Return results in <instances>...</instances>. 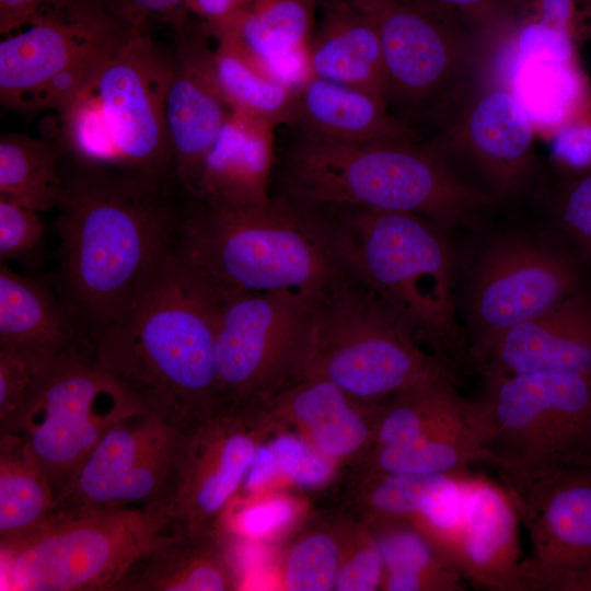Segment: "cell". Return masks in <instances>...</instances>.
Listing matches in <instances>:
<instances>
[{
    "label": "cell",
    "instance_id": "obj_1",
    "mask_svg": "<svg viewBox=\"0 0 591 591\" xmlns=\"http://www.w3.org/2000/svg\"><path fill=\"white\" fill-rule=\"evenodd\" d=\"M56 222L62 303L84 343L175 245L174 184L63 153ZM178 188V187H177Z\"/></svg>",
    "mask_w": 591,
    "mask_h": 591
},
{
    "label": "cell",
    "instance_id": "obj_2",
    "mask_svg": "<svg viewBox=\"0 0 591 591\" xmlns=\"http://www.w3.org/2000/svg\"><path fill=\"white\" fill-rule=\"evenodd\" d=\"M221 293L173 248L91 341L146 406L187 425L222 408L215 338Z\"/></svg>",
    "mask_w": 591,
    "mask_h": 591
},
{
    "label": "cell",
    "instance_id": "obj_3",
    "mask_svg": "<svg viewBox=\"0 0 591 591\" xmlns=\"http://www.w3.org/2000/svg\"><path fill=\"white\" fill-rule=\"evenodd\" d=\"M174 248L222 293L316 299L358 280L333 210L281 193L251 205L192 200Z\"/></svg>",
    "mask_w": 591,
    "mask_h": 591
},
{
    "label": "cell",
    "instance_id": "obj_4",
    "mask_svg": "<svg viewBox=\"0 0 591 591\" xmlns=\"http://www.w3.org/2000/svg\"><path fill=\"white\" fill-rule=\"evenodd\" d=\"M280 187L326 208L415 213L444 231L473 222L495 202L462 182L425 139L340 142L294 132Z\"/></svg>",
    "mask_w": 591,
    "mask_h": 591
},
{
    "label": "cell",
    "instance_id": "obj_5",
    "mask_svg": "<svg viewBox=\"0 0 591 591\" xmlns=\"http://www.w3.org/2000/svg\"><path fill=\"white\" fill-rule=\"evenodd\" d=\"M172 71L149 33L127 35L58 109L63 152L177 186L165 124Z\"/></svg>",
    "mask_w": 591,
    "mask_h": 591
},
{
    "label": "cell",
    "instance_id": "obj_6",
    "mask_svg": "<svg viewBox=\"0 0 591 591\" xmlns=\"http://www.w3.org/2000/svg\"><path fill=\"white\" fill-rule=\"evenodd\" d=\"M329 209L358 280L451 367L462 341L454 311V262L445 231L415 213Z\"/></svg>",
    "mask_w": 591,
    "mask_h": 591
},
{
    "label": "cell",
    "instance_id": "obj_7",
    "mask_svg": "<svg viewBox=\"0 0 591 591\" xmlns=\"http://www.w3.org/2000/svg\"><path fill=\"white\" fill-rule=\"evenodd\" d=\"M482 373L484 449L501 483L591 466V376Z\"/></svg>",
    "mask_w": 591,
    "mask_h": 591
},
{
    "label": "cell",
    "instance_id": "obj_8",
    "mask_svg": "<svg viewBox=\"0 0 591 591\" xmlns=\"http://www.w3.org/2000/svg\"><path fill=\"white\" fill-rule=\"evenodd\" d=\"M172 531L159 508L54 510L36 530L0 543L1 575L15 591H113Z\"/></svg>",
    "mask_w": 591,
    "mask_h": 591
},
{
    "label": "cell",
    "instance_id": "obj_9",
    "mask_svg": "<svg viewBox=\"0 0 591 591\" xmlns=\"http://www.w3.org/2000/svg\"><path fill=\"white\" fill-rule=\"evenodd\" d=\"M418 341L376 294L352 281L314 301L301 376L326 379L358 401L375 403L453 374Z\"/></svg>",
    "mask_w": 591,
    "mask_h": 591
},
{
    "label": "cell",
    "instance_id": "obj_10",
    "mask_svg": "<svg viewBox=\"0 0 591 591\" xmlns=\"http://www.w3.org/2000/svg\"><path fill=\"white\" fill-rule=\"evenodd\" d=\"M350 1L376 30L389 109L426 137L476 84L488 62V47L417 0Z\"/></svg>",
    "mask_w": 591,
    "mask_h": 591
},
{
    "label": "cell",
    "instance_id": "obj_11",
    "mask_svg": "<svg viewBox=\"0 0 591 591\" xmlns=\"http://www.w3.org/2000/svg\"><path fill=\"white\" fill-rule=\"evenodd\" d=\"M31 360L25 413L16 434L48 480L56 502L104 434L146 406L91 351Z\"/></svg>",
    "mask_w": 591,
    "mask_h": 591
},
{
    "label": "cell",
    "instance_id": "obj_12",
    "mask_svg": "<svg viewBox=\"0 0 591 591\" xmlns=\"http://www.w3.org/2000/svg\"><path fill=\"white\" fill-rule=\"evenodd\" d=\"M28 27L0 43V100L21 113L58 111L131 32L88 0H44Z\"/></svg>",
    "mask_w": 591,
    "mask_h": 591
},
{
    "label": "cell",
    "instance_id": "obj_13",
    "mask_svg": "<svg viewBox=\"0 0 591 591\" xmlns=\"http://www.w3.org/2000/svg\"><path fill=\"white\" fill-rule=\"evenodd\" d=\"M220 293L215 362L221 405L246 408L301 376L317 298Z\"/></svg>",
    "mask_w": 591,
    "mask_h": 591
},
{
    "label": "cell",
    "instance_id": "obj_14",
    "mask_svg": "<svg viewBox=\"0 0 591 591\" xmlns=\"http://www.w3.org/2000/svg\"><path fill=\"white\" fill-rule=\"evenodd\" d=\"M192 426L148 408L123 418L95 445L54 510L160 508Z\"/></svg>",
    "mask_w": 591,
    "mask_h": 591
},
{
    "label": "cell",
    "instance_id": "obj_15",
    "mask_svg": "<svg viewBox=\"0 0 591 591\" xmlns=\"http://www.w3.org/2000/svg\"><path fill=\"white\" fill-rule=\"evenodd\" d=\"M501 484L530 537L524 591H591V466Z\"/></svg>",
    "mask_w": 591,
    "mask_h": 591
},
{
    "label": "cell",
    "instance_id": "obj_16",
    "mask_svg": "<svg viewBox=\"0 0 591 591\" xmlns=\"http://www.w3.org/2000/svg\"><path fill=\"white\" fill-rule=\"evenodd\" d=\"M425 140L449 163L474 169L496 200L521 192L536 167L534 125L488 67L459 107Z\"/></svg>",
    "mask_w": 591,
    "mask_h": 591
},
{
    "label": "cell",
    "instance_id": "obj_17",
    "mask_svg": "<svg viewBox=\"0 0 591 591\" xmlns=\"http://www.w3.org/2000/svg\"><path fill=\"white\" fill-rule=\"evenodd\" d=\"M578 282L570 260L547 246L523 239H503L488 246L470 291L468 358L474 366L505 332L579 291Z\"/></svg>",
    "mask_w": 591,
    "mask_h": 591
},
{
    "label": "cell",
    "instance_id": "obj_18",
    "mask_svg": "<svg viewBox=\"0 0 591 591\" xmlns=\"http://www.w3.org/2000/svg\"><path fill=\"white\" fill-rule=\"evenodd\" d=\"M243 416L244 408H221L187 430L160 507L174 530L211 533L245 479L257 447Z\"/></svg>",
    "mask_w": 591,
    "mask_h": 591
},
{
    "label": "cell",
    "instance_id": "obj_19",
    "mask_svg": "<svg viewBox=\"0 0 591 591\" xmlns=\"http://www.w3.org/2000/svg\"><path fill=\"white\" fill-rule=\"evenodd\" d=\"M175 35L165 105L166 134L176 184L190 200H197L205 160L232 108L213 76V49L206 24L193 20Z\"/></svg>",
    "mask_w": 591,
    "mask_h": 591
},
{
    "label": "cell",
    "instance_id": "obj_20",
    "mask_svg": "<svg viewBox=\"0 0 591 591\" xmlns=\"http://www.w3.org/2000/svg\"><path fill=\"white\" fill-rule=\"evenodd\" d=\"M451 564L474 588L524 591L514 503L503 485L468 472Z\"/></svg>",
    "mask_w": 591,
    "mask_h": 591
},
{
    "label": "cell",
    "instance_id": "obj_21",
    "mask_svg": "<svg viewBox=\"0 0 591 591\" xmlns=\"http://www.w3.org/2000/svg\"><path fill=\"white\" fill-rule=\"evenodd\" d=\"M482 372H560L591 376V300L580 291L499 336Z\"/></svg>",
    "mask_w": 591,
    "mask_h": 591
},
{
    "label": "cell",
    "instance_id": "obj_22",
    "mask_svg": "<svg viewBox=\"0 0 591 591\" xmlns=\"http://www.w3.org/2000/svg\"><path fill=\"white\" fill-rule=\"evenodd\" d=\"M322 0H257L207 25L212 38L236 45L273 77L298 89L310 77L309 46Z\"/></svg>",
    "mask_w": 591,
    "mask_h": 591
},
{
    "label": "cell",
    "instance_id": "obj_23",
    "mask_svg": "<svg viewBox=\"0 0 591 591\" xmlns=\"http://www.w3.org/2000/svg\"><path fill=\"white\" fill-rule=\"evenodd\" d=\"M289 127L297 134L340 142L425 139L370 92L312 76L297 89Z\"/></svg>",
    "mask_w": 591,
    "mask_h": 591
},
{
    "label": "cell",
    "instance_id": "obj_24",
    "mask_svg": "<svg viewBox=\"0 0 591 591\" xmlns=\"http://www.w3.org/2000/svg\"><path fill=\"white\" fill-rule=\"evenodd\" d=\"M275 128L267 120L232 111L205 160L197 200L251 205L268 199Z\"/></svg>",
    "mask_w": 591,
    "mask_h": 591
},
{
    "label": "cell",
    "instance_id": "obj_25",
    "mask_svg": "<svg viewBox=\"0 0 591 591\" xmlns=\"http://www.w3.org/2000/svg\"><path fill=\"white\" fill-rule=\"evenodd\" d=\"M309 46L312 77L356 86L386 103L382 49L370 19L350 0H322Z\"/></svg>",
    "mask_w": 591,
    "mask_h": 591
},
{
    "label": "cell",
    "instance_id": "obj_26",
    "mask_svg": "<svg viewBox=\"0 0 591 591\" xmlns=\"http://www.w3.org/2000/svg\"><path fill=\"white\" fill-rule=\"evenodd\" d=\"M0 349L38 359L90 347L46 285L1 263Z\"/></svg>",
    "mask_w": 591,
    "mask_h": 591
},
{
    "label": "cell",
    "instance_id": "obj_27",
    "mask_svg": "<svg viewBox=\"0 0 591 591\" xmlns=\"http://www.w3.org/2000/svg\"><path fill=\"white\" fill-rule=\"evenodd\" d=\"M233 586L212 532L172 531L135 560L113 591H223Z\"/></svg>",
    "mask_w": 591,
    "mask_h": 591
},
{
    "label": "cell",
    "instance_id": "obj_28",
    "mask_svg": "<svg viewBox=\"0 0 591 591\" xmlns=\"http://www.w3.org/2000/svg\"><path fill=\"white\" fill-rule=\"evenodd\" d=\"M356 399L331 381L303 375L287 387L281 403L306 430L314 448L325 456L343 457L359 450L370 438Z\"/></svg>",
    "mask_w": 591,
    "mask_h": 591
},
{
    "label": "cell",
    "instance_id": "obj_29",
    "mask_svg": "<svg viewBox=\"0 0 591 591\" xmlns=\"http://www.w3.org/2000/svg\"><path fill=\"white\" fill-rule=\"evenodd\" d=\"M502 77L534 126L561 128L591 103L577 58H510Z\"/></svg>",
    "mask_w": 591,
    "mask_h": 591
},
{
    "label": "cell",
    "instance_id": "obj_30",
    "mask_svg": "<svg viewBox=\"0 0 591 591\" xmlns=\"http://www.w3.org/2000/svg\"><path fill=\"white\" fill-rule=\"evenodd\" d=\"M477 404L468 413L415 441L379 447L374 465L379 474H456L475 463H486Z\"/></svg>",
    "mask_w": 591,
    "mask_h": 591
},
{
    "label": "cell",
    "instance_id": "obj_31",
    "mask_svg": "<svg viewBox=\"0 0 591 591\" xmlns=\"http://www.w3.org/2000/svg\"><path fill=\"white\" fill-rule=\"evenodd\" d=\"M215 39L212 71L232 111L267 120L276 127L290 126L297 90L273 77L236 45Z\"/></svg>",
    "mask_w": 591,
    "mask_h": 591
},
{
    "label": "cell",
    "instance_id": "obj_32",
    "mask_svg": "<svg viewBox=\"0 0 591 591\" xmlns=\"http://www.w3.org/2000/svg\"><path fill=\"white\" fill-rule=\"evenodd\" d=\"M54 508V493L22 438L0 434V543L36 530Z\"/></svg>",
    "mask_w": 591,
    "mask_h": 591
},
{
    "label": "cell",
    "instance_id": "obj_33",
    "mask_svg": "<svg viewBox=\"0 0 591 591\" xmlns=\"http://www.w3.org/2000/svg\"><path fill=\"white\" fill-rule=\"evenodd\" d=\"M58 140L22 134L0 137V195L38 212L57 208L63 193Z\"/></svg>",
    "mask_w": 591,
    "mask_h": 591
},
{
    "label": "cell",
    "instance_id": "obj_34",
    "mask_svg": "<svg viewBox=\"0 0 591 591\" xmlns=\"http://www.w3.org/2000/svg\"><path fill=\"white\" fill-rule=\"evenodd\" d=\"M376 545L384 564L383 586L386 590H466L462 576L415 528L390 520Z\"/></svg>",
    "mask_w": 591,
    "mask_h": 591
},
{
    "label": "cell",
    "instance_id": "obj_35",
    "mask_svg": "<svg viewBox=\"0 0 591 591\" xmlns=\"http://www.w3.org/2000/svg\"><path fill=\"white\" fill-rule=\"evenodd\" d=\"M464 473L379 474L370 493V502L374 510L390 519L412 518Z\"/></svg>",
    "mask_w": 591,
    "mask_h": 591
},
{
    "label": "cell",
    "instance_id": "obj_36",
    "mask_svg": "<svg viewBox=\"0 0 591 591\" xmlns=\"http://www.w3.org/2000/svg\"><path fill=\"white\" fill-rule=\"evenodd\" d=\"M339 569V552L334 540L315 534L297 543L285 568V584L290 591H326L334 589Z\"/></svg>",
    "mask_w": 591,
    "mask_h": 591
},
{
    "label": "cell",
    "instance_id": "obj_37",
    "mask_svg": "<svg viewBox=\"0 0 591 591\" xmlns=\"http://www.w3.org/2000/svg\"><path fill=\"white\" fill-rule=\"evenodd\" d=\"M45 224L40 212L0 195V259L25 262L40 251Z\"/></svg>",
    "mask_w": 591,
    "mask_h": 591
},
{
    "label": "cell",
    "instance_id": "obj_38",
    "mask_svg": "<svg viewBox=\"0 0 591 591\" xmlns=\"http://www.w3.org/2000/svg\"><path fill=\"white\" fill-rule=\"evenodd\" d=\"M124 28L149 33L154 25L167 24L174 32L193 20L185 0H88Z\"/></svg>",
    "mask_w": 591,
    "mask_h": 591
},
{
    "label": "cell",
    "instance_id": "obj_39",
    "mask_svg": "<svg viewBox=\"0 0 591 591\" xmlns=\"http://www.w3.org/2000/svg\"><path fill=\"white\" fill-rule=\"evenodd\" d=\"M507 18L542 21L566 32L579 46L591 39V0H509Z\"/></svg>",
    "mask_w": 591,
    "mask_h": 591
},
{
    "label": "cell",
    "instance_id": "obj_40",
    "mask_svg": "<svg viewBox=\"0 0 591 591\" xmlns=\"http://www.w3.org/2000/svg\"><path fill=\"white\" fill-rule=\"evenodd\" d=\"M32 376V360L0 349V434H16L22 426Z\"/></svg>",
    "mask_w": 591,
    "mask_h": 591
},
{
    "label": "cell",
    "instance_id": "obj_41",
    "mask_svg": "<svg viewBox=\"0 0 591 591\" xmlns=\"http://www.w3.org/2000/svg\"><path fill=\"white\" fill-rule=\"evenodd\" d=\"M477 36L489 51L503 24L509 0H417Z\"/></svg>",
    "mask_w": 591,
    "mask_h": 591
},
{
    "label": "cell",
    "instance_id": "obj_42",
    "mask_svg": "<svg viewBox=\"0 0 591 591\" xmlns=\"http://www.w3.org/2000/svg\"><path fill=\"white\" fill-rule=\"evenodd\" d=\"M273 450L277 474L283 473L301 486L325 482L331 472L329 457L292 436H279L268 443Z\"/></svg>",
    "mask_w": 591,
    "mask_h": 591
},
{
    "label": "cell",
    "instance_id": "obj_43",
    "mask_svg": "<svg viewBox=\"0 0 591 591\" xmlns=\"http://www.w3.org/2000/svg\"><path fill=\"white\" fill-rule=\"evenodd\" d=\"M561 228L591 256V170L576 174L556 201Z\"/></svg>",
    "mask_w": 591,
    "mask_h": 591
},
{
    "label": "cell",
    "instance_id": "obj_44",
    "mask_svg": "<svg viewBox=\"0 0 591 591\" xmlns=\"http://www.w3.org/2000/svg\"><path fill=\"white\" fill-rule=\"evenodd\" d=\"M553 155L570 173L591 170V104L557 130Z\"/></svg>",
    "mask_w": 591,
    "mask_h": 591
},
{
    "label": "cell",
    "instance_id": "obj_45",
    "mask_svg": "<svg viewBox=\"0 0 591 591\" xmlns=\"http://www.w3.org/2000/svg\"><path fill=\"white\" fill-rule=\"evenodd\" d=\"M384 564L376 543L358 551L338 569L334 589L338 591H372L381 586Z\"/></svg>",
    "mask_w": 591,
    "mask_h": 591
},
{
    "label": "cell",
    "instance_id": "obj_46",
    "mask_svg": "<svg viewBox=\"0 0 591 591\" xmlns=\"http://www.w3.org/2000/svg\"><path fill=\"white\" fill-rule=\"evenodd\" d=\"M292 514L289 501L269 499L247 508L241 515V526L248 534H265L287 523Z\"/></svg>",
    "mask_w": 591,
    "mask_h": 591
},
{
    "label": "cell",
    "instance_id": "obj_47",
    "mask_svg": "<svg viewBox=\"0 0 591 591\" xmlns=\"http://www.w3.org/2000/svg\"><path fill=\"white\" fill-rule=\"evenodd\" d=\"M190 14L206 25L217 24L246 4V0H185Z\"/></svg>",
    "mask_w": 591,
    "mask_h": 591
},
{
    "label": "cell",
    "instance_id": "obj_48",
    "mask_svg": "<svg viewBox=\"0 0 591 591\" xmlns=\"http://www.w3.org/2000/svg\"><path fill=\"white\" fill-rule=\"evenodd\" d=\"M44 0H0V33L8 34L26 25Z\"/></svg>",
    "mask_w": 591,
    "mask_h": 591
},
{
    "label": "cell",
    "instance_id": "obj_49",
    "mask_svg": "<svg viewBox=\"0 0 591 591\" xmlns=\"http://www.w3.org/2000/svg\"><path fill=\"white\" fill-rule=\"evenodd\" d=\"M277 474L275 457L269 444L256 448V452L244 479L248 488L257 487Z\"/></svg>",
    "mask_w": 591,
    "mask_h": 591
},
{
    "label": "cell",
    "instance_id": "obj_50",
    "mask_svg": "<svg viewBox=\"0 0 591 591\" xmlns=\"http://www.w3.org/2000/svg\"><path fill=\"white\" fill-rule=\"evenodd\" d=\"M254 1H257V0H246V4L251 3V2H254Z\"/></svg>",
    "mask_w": 591,
    "mask_h": 591
}]
</instances>
